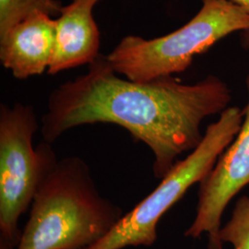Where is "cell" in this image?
Listing matches in <instances>:
<instances>
[{
	"instance_id": "obj_1",
	"label": "cell",
	"mask_w": 249,
	"mask_h": 249,
	"mask_svg": "<svg viewBox=\"0 0 249 249\" xmlns=\"http://www.w3.org/2000/svg\"><path fill=\"white\" fill-rule=\"evenodd\" d=\"M231 89L217 76L194 84L173 76L149 82L121 78L100 55L88 71L53 89L42 118L43 141L53 144L82 124L109 123L124 127L151 150L153 175L162 179L202 142L205 118L229 107Z\"/></svg>"
},
{
	"instance_id": "obj_2",
	"label": "cell",
	"mask_w": 249,
	"mask_h": 249,
	"mask_svg": "<svg viewBox=\"0 0 249 249\" xmlns=\"http://www.w3.org/2000/svg\"><path fill=\"white\" fill-rule=\"evenodd\" d=\"M124 215L100 194L87 162L69 156L37 190L17 249H88Z\"/></svg>"
},
{
	"instance_id": "obj_3",
	"label": "cell",
	"mask_w": 249,
	"mask_h": 249,
	"mask_svg": "<svg viewBox=\"0 0 249 249\" xmlns=\"http://www.w3.org/2000/svg\"><path fill=\"white\" fill-rule=\"evenodd\" d=\"M185 25L166 36L144 39L126 36L106 56L127 80L149 82L187 71L196 55L236 32L249 31V14L228 0H201Z\"/></svg>"
},
{
	"instance_id": "obj_4",
	"label": "cell",
	"mask_w": 249,
	"mask_h": 249,
	"mask_svg": "<svg viewBox=\"0 0 249 249\" xmlns=\"http://www.w3.org/2000/svg\"><path fill=\"white\" fill-rule=\"evenodd\" d=\"M244 111L229 107L210 124L202 142L183 160H179L160 184L107 235L88 249H124L151 247L157 240L160 218L185 196L195 184L204 181L216 162L240 130Z\"/></svg>"
},
{
	"instance_id": "obj_5",
	"label": "cell",
	"mask_w": 249,
	"mask_h": 249,
	"mask_svg": "<svg viewBox=\"0 0 249 249\" xmlns=\"http://www.w3.org/2000/svg\"><path fill=\"white\" fill-rule=\"evenodd\" d=\"M40 125L35 108L16 103L0 106V249H17L18 221L59 160L51 143L36 148Z\"/></svg>"
},
{
	"instance_id": "obj_6",
	"label": "cell",
	"mask_w": 249,
	"mask_h": 249,
	"mask_svg": "<svg viewBox=\"0 0 249 249\" xmlns=\"http://www.w3.org/2000/svg\"><path fill=\"white\" fill-rule=\"evenodd\" d=\"M246 86L248 103L240 130L199 184L196 216L185 231V236L190 238L207 233L209 249H223L220 236L223 212L232 197L249 185V74Z\"/></svg>"
},
{
	"instance_id": "obj_7",
	"label": "cell",
	"mask_w": 249,
	"mask_h": 249,
	"mask_svg": "<svg viewBox=\"0 0 249 249\" xmlns=\"http://www.w3.org/2000/svg\"><path fill=\"white\" fill-rule=\"evenodd\" d=\"M55 50V19L36 12L0 37V62L17 80L42 75Z\"/></svg>"
},
{
	"instance_id": "obj_8",
	"label": "cell",
	"mask_w": 249,
	"mask_h": 249,
	"mask_svg": "<svg viewBox=\"0 0 249 249\" xmlns=\"http://www.w3.org/2000/svg\"><path fill=\"white\" fill-rule=\"evenodd\" d=\"M100 1L72 0L63 7L55 18V50L49 75L89 66L101 55V34L93 17Z\"/></svg>"
},
{
	"instance_id": "obj_9",
	"label": "cell",
	"mask_w": 249,
	"mask_h": 249,
	"mask_svg": "<svg viewBox=\"0 0 249 249\" xmlns=\"http://www.w3.org/2000/svg\"><path fill=\"white\" fill-rule=\"evenodd\" d=\"M63 6L59 0H0V37L36 12L58 16Z\"/></svg>"
},
{
	"instance_id": "obj_10",
	"label": "cell",
	"mask_w": 249,
	"mask_h": 249,
	"mask_svg": "<svg viewBox=\"0 0 249 249\" xmlns=\"http://www.w3.org/2000/svg\"><path fill=\"white\" fill-rule=\"evenodd\" d=\"M221 240L231 245L232 249H249V196L236 201L231 219L221 229Z\"/></svg>"
},
{
	"instance_id": "obj_11",
	"label": "cell",
	"mask_w": 249,
	"mask_h": 249,
	"mask_svg": "<svg viewBox=\"0 0 249 249\" xmlns=\"http://www.w3.org/2000/svg\"><path fill=\"white\" fill-rule=\"evenodd\" d=\"M231 3L237 5L243 9H245L249 14V0H228ZM241 45L242 46L249 50V31L242 33V37H241Z\"/></svg>"
}]
</instances>
